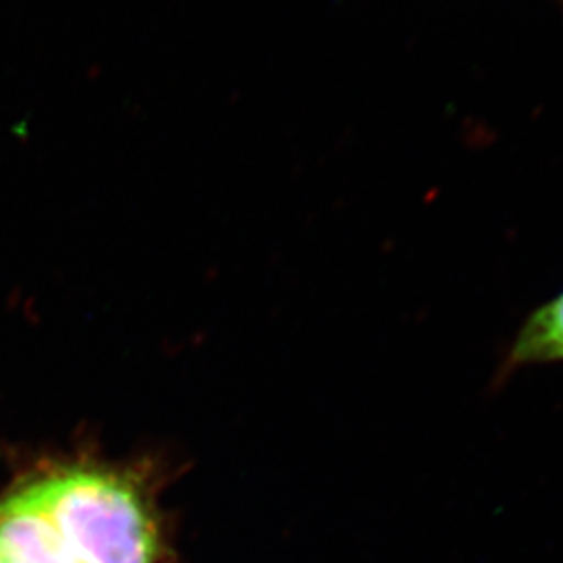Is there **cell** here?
Masks as SVG:
<instances>
[{"mask_svg": "<svg viewBox=\"0 0 563 563\" xmlns=\"http://www.w3.org/2000/svg\"><path fill=\"white\" fill-rule=\"evenodd\" d=\"M30 487L77 563L156 562V526L125 479L71 471Z\"/></svg>", "mask_w": 563, "mask_h": 563, "instance_id": "1", "label": "cell"}, {"mask_svg": "<svg viewBox=\"0 0 563 563\" xmlns=\"http://www.w3.org/2000/svg\"><path fill=\"white\" fill-rule=\"evenodd\" d=\"M0 562L77 563L32 487L0 501Z\"/></svg>", "mask_w": 563, "mask_h": 563, "instance_id": "2", "label": "cell"}, {"mask_svg": "<svg viewBox=\"0 0 563 563\" xmlns=\"http://www.w3.org/2000/svg\"><path fill=\"white\" fill-rule=\"evenodd\" d=\"M563 361V291L543 303L518 331L507 358V369L532 364L562 363Z\"/></svg>", "mask_w": 563, "mask_h": 563, "instance_id": "3", "label": "cell"}, {"mask_svg": "<svg viewBox=\"0 0 563 563\" xmlns=\"http://www.w3.org/2000/svg\"><path fill=\"white\" fill-rule=\"evenodd\" d=\"M0 563H2V562H0Z\"/></svg>", "mask_w": 563, "mask_h": 563, "instance_id": "4", "label": "cell"}]
</instances>
